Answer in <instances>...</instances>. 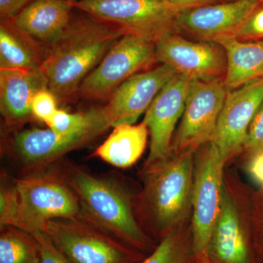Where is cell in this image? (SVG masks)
<instances>
[{
    "instance_id": "27",
    "label": "cell",
    "mask_w": 263,
    "mask_h": 263,
    "mask_svg": "<svg viewBox=\"0 0 263 263\" xmlns=\"http://www.w3.org/2000/svg\"><path fill=\"white\" fill-rule=\"evenodd\" d=\"M39 246L41 262L40 263H71L53 245L51 238L45 232H37L33 234Z\"/></svg>"
},
{
    "instance_id": "28",
    "label": "cell",
    "mask_w": 263,
    "mask_h": 263,
    "mask_svg": "<svg viewBox=\"0 0 263 263\" xmlns=\"http://www.w3.org/2000/svg\"><path fill=\"white\" fill-rule=\"evenodd\" d=\"M245 146L252 152L263 147V102L249 128Z\"/></svg>"
},
{
    "instance_id": "21",
    "label": "cell",
    "mask_w": 263,
    "mask_h": 263,
    "mask_svg": "<svg viewBox=\"0 0 263 263\" xmlns=\"http://www.w3.org/2000/svg\"><path fill=\"white\" fill-rule=\"evenodd\" d=\"M46 49L21 32L11 19L0 24V69L37 70L41 69Z\"/></svg>"
},
{
    "instance_id": "23",
    "label": "cell",
    "mask_w": 263,
    "mask_h": 263,
    "mask_svg": "<svg viewBox=\"0 0 263 263\" xmlns=\"http://www.w3.org/2000/svg\"><path fill=\"white\" fill-rule=\"evenodd\" d=\"M20 200L14 181L2 171L0 185V228H20Z\"/></svg>"
},
{
    "instance_id": "19",
    "label": "cell",
    "mask_w": 263,
    "mask_h": 263,
    "mask_svg": "<svg viewBox=\"0 0 263 263\" xmlns=\"http://www.w3.org/2000/svg\"><path fill=\"white\" fill-rule=\"evenodd\" d=\"M209 254L218 263H249L245 233L234 203L226 190L220 214L213 231Z\"/></svg>"
},
{
    "instance_id": "6",
    "label": "cell",
    "mask_w": 263,
    "mask_h": 263,
    "mask_svg": "<svg viewBox=\"0 0 263 263\" xmlns=\"http://www.w3.org/2000/svg\"><path fill=\"white\" fill-rule=\"evenodd\" d=\"M226 162L217 147L209 142L199 155L194 170L193 249L195 255L202 260L209 256L213 231L222 205Z\"/></svg>"
},
{
    "instance_id": "26",
    "label": "cell",
    "mask_w": 263,
    "mask_h": 263,
    "mask_svg": "<svg viewBox=\"0 0 263 263\" xmlns=\"http://www.w3.org/2000/svg\"><path fill=\"white\" fill-rule=\"evenodd\" d=\"M238 40L255 39L263 37V8L254 12L245 23L230 34Z\"/></svg>"
},
{
    "instance_id": "24",
    "label": "cell",
    "mask_w": 263,
    "mask_h": 263,
    "mask_svg": "<svg viewBox=\"0 0 263 263\" xmlns=\"http://www.w3.org/2000/svg\"><path fill=\"white\" fill-rule=\"evenodd\" d=\"M186 253L179 234L167 233L148 258L141 263H186Z\"/></svg>"
},
{
    "instance_id": "16",
    "label": "cell",
    "mask_w": 263,
    "mask_h": 263,
    "mask_svg": "<svg viewBox=\"0 0 263 263\" xmlns=\"http://www.w3.org/2000/svg\"><path fill=\"white\" fill-rule=\"evenodd\" d=\"M48 89L41 68L37 70L0 69V110L5 127H20L32 120V99L41 90Z\"/></svg>"
},
{
    "instance_id": "14",
    "label": "cell",
    "mask_w": 263,
    "mask_h": 263,
    "mask_svg": "<svg viewBox=\"0 0 263 263\" xmlns=\"http://www.w3.org/2000/svg\"><path fill=\"white\" fill-rule=\"evenodd\" d=\"M177 75L169 66L162 65L138 72L124 81L104 106L111 127L134 124L167 83Z\"/></svg>"
},
{
    "instance_id": "5",
    "label": "cell",
    "mask_w": 263,
    "mask_h": 263,
    "mask_svg": "<svg viewBox=\"0 0 263 263\" xmlns=\"http://www.w3.org/2000/svg\"><path fill=\"white\" fill-rule=\"evenodd\" d=\"M76 9L122 29L126 34L158 43L179 32L178 16L183 10L163 0H78Z\"/></svg>"
},
{
    "instance_id": "20",
    "label": "cell",
    "mask_w": 263,
    "mask_h": 263,
    "mask_svg": "<svg viewBox=\"0 0 263 263\" xmlns=\"http://www.w3.org/2000/svg\"><path fill=\"white\" fill-rule=\"evenodd\" d=\"M103 144L93 156L110 165L127 168L141 158L147 144L149 130L144 122L137 124H120L113 127Z\"/></svg>"
},
{
    "instance_id": "30",
    "label": "cell",
    "mask_w": 263,
    "mask_h": 263,
    "mask_svg": "<svg viewBox=\"0 0 263 263\" xmlns=\"http://www.w3.org/2000/svg\"><path fill=\"white\" fill-rule=\"evenodd\" d=\"M249 163V172L252 179L263 186V147L253 151Z\"/></svg>"
},
{
    "instance_id": "29",
    "label": "cell",
    "mask_w": 263,
    "mask_h": 263,
    "mask_svg": "<svg viewBox=\"0 0 263 263\" xmlns=\"http://www.w3.org/2000/svg\"><path fill=\"white\" fill-rule=\"evenodd\" d=\"M34 0H0V15L2 19L14 18L25 7Z\"/></svg>"
},
{
    "instance_id": "8",
    "label": "cell",
    "mask_w": 263,
    "mask_h": 263,
    "mask_svg": "<svg viewBox=\"0 0 263 263\" xmlns=\"http://www.w3.org/2000/svg\"><path fill=\"white\" fill-rule=\"evenodd\" d=\"M110 127L105 111L94 122L72 133H58L51 129L18 131L10 139V152L24 174L37 172L57 163L71 151L94 141Z\"/></svg>"
},
{
    "instance_id": "3",
    "label": "cell",
    "mask_w": 263,
    "mask_h": 263,
    "mask_svg": "<svg viewBox=\"0 0 263 263\" xmlns=\"http://www.w3.org/2000/svg\"><path fill=\"white\" fill-rule=\"evenodd\" d=\"M144 170L142 213L154 229L164 231L182 220L191 204L193 152L171 155Z\"/></svg>"
},
{
    "instance_id": "17",
    "label": "cell",
    "mask_w": 263,
    "mask_h": 263,
    "mask_svg": "<svg viewBox=\"0 0 263 263\" xmlns=\"http://www.w3.org/2000/svg\"><path fill=\"white\" fill-rule=\"evenodd\" d=\"M73 8L69 0H34L10 19L21 32L46 49L67 28Z\"/></svg>"
},
{
    "instance_id": "2",
    "label": "cell",
    "mask_w": 263,
    "mask_h": 263,
    "mask_svg": "<svg viewBox=\"0 0 263 263\" xmlns=\"http://www.w3.org/2000/svg\"><path fill=\"white\" fill-rule=\"evenodd\" d=\"M55 164L54 169L79 199L83 219L126 245L138 249L146 247V236L122 188L77 164L62 160Z\"/></svg>"
},
{
    "instance_id": "13",
    "label": "cell",
    "mask_w": 263,
    "mask_h": 263,
    "mask_svg": "<svg viewBox=\"0 0 263 263\" xmlns=\"http://www.w3.org/2000/svg\"><path fill=\"white\" fill-rule=\"evenodd\" d=\"M191 82L177 74L161 90L146 110L143 122L149 130L151 144L145 167L171 155L173 135L178 121L182 117Z\"/></svg>"
},
{
    "instance_id": "9",
    "label": "cell",
    "mask_w": 263,
    "mask_h": 263,
    "mask_svg": "<svg viewBox=\"0 0 263 263\" xmlns=\"http://www.w3.org/2000/svg\"><path fill=\"white\" fill-rule=\"evenodd\" d=\"M44 232L71 263H133L136 259L126 243L85 219H53Z\"/></svg>"
},
{
    "instance_id": "22",
    "label": "cell",
    "mask_w": 263,
    "mask_h": 263,
    "mask_svg": "<svg viewBox=\"0 0 263 263\" xmlns=\"http://www.w3.org/2000/svg\"><path fill=\"white\" fill-rule=\"evenodd\" d=\"M0 263H40L39 246L34 235L14 227L0 228Z\"/></svg>"
},
{
    "instance_id": "12",
    "label": "cell",
    "mask_w": 263,
    "mask_h": 263,
    "mask_svg": "<svg viewBox=\"0 0 263 263\" xmlns=\"http://www.w3.org/2000/svg\"><path fill=\"white\" fill-rule=\"evenodd\" d=\"M263 102V79L228 91L212 141L227 160L245 146L249 128Z\"/></svg>"
},
{
    "instance_id": "7",
    "label": "cell",
    "mask_w": 263,
    "mask_h": 263,
    "mask_svg": "<svg viewBox=\"0 0 263 263\" xmlns=\"http://www.w3.org/2000/svg\"><path fill=\"white\" fill-rule=\"evenodd\" d=\"M155 62V43L134 34H124L83 81L77 96L91 101H108L124 81L141 70H149Z\"/></svg>"
},
{
    "instance_id": "10",
    "label": "cell",
    "mask_w": 263,
    "mask_h": 263,
    "mask_svg": "<svg viewBox=\"0 0 263 263\" xmlns=\"http://www.w3.org/2000/svg\"><path fill=\"white\" fill-rule=\"evenodd\" d=\"M228 91L221 79L192 81L171 155L194 152L212 141Z\"/></svg>"
},
{
    "instance_id": "1",
    "label": "cell",
    "mask_w": 263,
    "mask_h": 263,
    "mask_svg": "<svg viewBox=\"0 0 263 263\" xmlns=\"http://www.w3.org/2000/svg\"><path fill=\"white\" fill-rule=\"evenodd\" d=\"M124 34L122 29L86 13L72 17L65 32L46 48L41 67L58 103L77 96L83 81Z\"/></svg>"
},
{
    "instance_id": "4",
    "label": "cell",
    "mask_w": 263,
    "mask_h": 263,
    "mask_svg": "<svg viewBox=\"0 0 263 263\" xmlns=\"http://www.w3.org/2000/svg\"><path fill=\"white\" fill-rule=\"evenodd\" d=\"M50 170L13 179L20 200L19 229L32 234L44 232L48 221L53 219H83L82 209L75 193L54 167Z\"/></svg>"
},
{
    "instance_id": "31",
    "label": "cell",
    "mask_w": 263,
    "mask_h": 263,
    "mask_svg": "<svg viewBox=\"0 0 263 263\" xmlns=\"http://www.w3.org/2000/svg\"><path fill=\"white\" fill-rule=\"evenodd\" d=\"M163 1L167 4L185 10L205 6V5L224 3L229 0H163Z\"/></svg>"
},
{
    "instance_id": "32",
    "label": "cell",
    "mask_w": 263,
    "mask_h": 263,
    "mask_svg": "<svg viewBox=\"0 0 263 263\" xmlns=\"http://www.w3.org/2000/svg\"><path fill=\"white\" fill-rule=\"evenodd\" d=\"M69 1H70V2H75V1H78V0H69Z\"/></svg>"
},
{
    "instance_id": "15",
    "label": "cell",
    "mask_w": 263,
    "mask_h": 263,
    "mask_svg": "<svg viewBox=\"0 0 263 263\" xmlns=\"http://www.w3.org/2000/svg\"><path fill=\"white\" fill-rule=\"evenodd\" d=\"M262 4L263 0H229L183 10L178 16V29L212 41L231 34Z\"/></svg>"
},
{
    "instance_id": "11",
    "label": "cell",
    "mask_w": 263,
    "mask_h": 263,
    "mask_svg": "<svg viewBox=\"0 0 263 263\" xmlns=\"http://www.w3.org/2000/svg\"><path fill=\"white\" fill-rule=\"evenodd\" d=\"M155 51L157 62L191 81L216 80L226 75V53L216 43L193 42L178 32L156 43Z\"/></svg>"
},
{
    "instance_id": "25",
    "label": "cell",
    "mask_w": 263,
    "mask_h": 263,
    "mask_svg": "<svg viewBox=\"0 0 263 263\" xmlns=\"http://www.w3.org/2000/svg\"><path fill=\"white\" fill-rule=\"evenodd\" d=\"M58 100L48 89L41 90L32 99V114L33 117L49 125L52 118L56 113Z\"/></svg>"
},
{
    "instance_id": "18",
    "label": "cell",
    "mask_w": 263,
    "mask_h": 263,
    "mask_svg": "<svg viewBox=\"0 0 263 263\" xmlns=\"http://www.w3.org/2000/svg\"><path fill=\"white\" fill-rule=\"evenodd\" d=\"M212 41L226 53L227 67L223 81L228 91L263 79V42H243L230 35Z\"/></svg>"
}]
</instances>
